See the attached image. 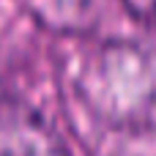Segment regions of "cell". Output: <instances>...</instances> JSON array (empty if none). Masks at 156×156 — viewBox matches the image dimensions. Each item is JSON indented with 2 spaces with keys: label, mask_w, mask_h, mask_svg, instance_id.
Segmentation results:
<instances>
[{
  "label": "cell",
  "mask_w": 156,
  "mask_h": 156,
  "mask_svg": "<svg viewBox=\"0 0 156 156\" xmlns=\"http://www.w3.org/2000/svg\"><path fill=\"white\" fill-rule=\"evenodd\" d=\"M0 156H69V151L38 115L14 107L0 115Z\"/></svg>",
  "instance_id": "6da1fadb"
}]
</instances>
